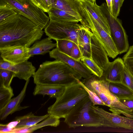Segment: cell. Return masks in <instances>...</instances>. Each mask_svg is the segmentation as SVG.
<instances>
[{
	"mask_svg": "<svg viewBox=\"0 0 133 133\" xmlns=\"http://www.w3.org/2000/svg\"><path fill=\"white\" fill-rule=\"evenodd\" d=\"M43 34L36 24L18 14L11 19L0 24V48L20 45L29 48Z\"/></svg>",
	"mask_w": 133,
	"mask_h": 133,
	"instance_id": "cell-1",
	"label": "cell"
},
{
	"mask_svg": "<svg viewBox=\"0 0 133 133\" xmlns=\"http://www.w3.org/2000/svg\"><path fill=\"white\" fill-rule=\"evenodd\" d=\"M35 84L63 85L71 84L82 78L66 64L56 60L46 61L41 64L32 76Z\"/></svg>",
	"mask_w": 133,
	"mask_h": 133,
	"instance_id": "cell-2",
	"label": "cell"
},
{
	"mask_svg": "<svg viewBox=\"0 0 133 133\" xmlns=\"http://www.w3.org/2000/svg\"><path fill=\"white\" fill-rule=\"evenodd\" d=\"M78 81L65 86L64 92L48 108L49 114L65 118L78 103L89 97L88 94Z\"/></svg>",
	"mask_w": 133,
	"mask_h": 133,
	"instance_id": "cell-3",
	"label": "cell"
},
{
	"mask_svg": "<svg viewBox=\"0 0 133 133\" xmlns=\"http://www.w3.org/2000/svg\"><path fill=\"white\" fill-rule=\"evenodd\" d=\"M89 97L77 104L64 118V122L70 128L79 127H102L100 117L92 109Z\"/></svg>",
	"mask_w": 133,
	"mask_h": 133,
	"instance_id": "cell-4",
	"label": "cell"
},
{
	"mask_svg": "<svg viewBox=\"0 0 133 133\" xmlns=\"http://www.w3.org/2000/svg\"><path fill=\"white\" fill-rule=\"evenodd\" d=\"M0 5L11 8L29 19L42 30L45 28L49 21V17L31 0H0Z\"/></svg>",
	"mask_w": 133,
	"mask_h": 133,
	"instance_id": "cell-5",
	"label": "cell"
},
{
	"mask_svg": "<svg viewBox=\"0 0 133 133\" xmlns=\"http://www.w3.org/2000/svg\"><path fill=\"white\" fill-rule=\"evenodd\" d=\"M78 22L50 21L44 28V32L46 35L56 41L70 40L78 45V33L82 25Z\"/></svg>",
	"mask_w": 133,
	"mask_h": 133,
	"instance_id": "cell-6",
	"label": "cell"
},
{
	"mask_svg": "<svg viewBox=\"0 0 133 133\" xmlns=\"http://www.w3.org/2000/svg\"><path fill=\"white\" fill-rule=\"evenodd\" d=\"M107 19L110 35L119 52L121 54L127 52L129 48L127 36L121 20L113 16L110 13L107 3L100 6Z\"/></svg>",
	"mask_w": 133,
	"mask_h": 133,
	"instance_id": "cell-7",
	"label": "cell"
},
{
	"mask_svg": "<svg viewBox=\"0 0 133 133\" xmlns=\"http://www.w3.org/2000/svg\"><path fill=\"white\" fill-rule=\"evenodd\" d=\"M84 8L86 20L84 26L90 29L104 48L108 56L112 58H115L119 52L111 35Z\"/></svg>",
	"mask_w": 133,
	"mask_h": 133,
	"instance_id": "cell-8",
	"label": "cell"
},
{
	"mask_svg": "<svg viewBox=\"0 0 133 133\" xmlns=\"http://www.w3.org/2000/svg\"><path fill=\"white\" fill-rule=\"evenodd\" d=\"M91 107L101 117L102 127L114 128H122L133 130V118L122 116L108 112L92 103Z\"/></svg>",
	"mask_w": 133,
	"mask_h": 133,
	"instance_id": "cell-9",
	"label": "cell"
},
{
	"mask_svg": "<svg viewBox=\"0 0 133 133\" xmlns=\"http://www.w3.org/2000/svg\"><path fill=\"white\" fill-rule=\"evenodd\" d=\"M52 8L64 11L77 19L84 25L85 19L84 9L78 0H49Z\"/></svg>",
	"mask_w": 133,
	"mask_h": 133,
	"instance_id": "cell-10",
	"label": "cell"
},
{
	"mask_svg": "<svg viewBox=\"0 0 133 133\" xmlns=\"http://www.w3.org/2000/svg\"><path fill=\"white\" fill-rule=\"evenodd\" d=\"M2 59L14 64L28 61L31 56L29 54V48L16 46L0 48Z\"/></svg>",
	"mask_w": 133,
	"mask_h": 133,
	"instance_id": "cell-11",
	"label": "cell"
},
{
	"mask_svg": "<svg viewBox=\"0 0 133 133\" xmlns=\"http://www.w3.org/2000/svg\"><path fill=\"white\" fill-rule=\"evenodd\" d=\"M49 55L51 58L61 61L68 65L84 79L89 77L92 75L82 61L76 60L60 52L56 48L51 51Z\"/></svg>",
	"mask_w": 133,
	"mask_h": 133,
	"instance_id": "cell-12",
	"label": "cell"
},
{
	"mask_svg": "<svg viewBox=\"0 0 133 133\" xmlns=\"http://www.w3.org/2000/svg\"><path fill=\"white\" fill-rule=\"evenodd\" d=\"M0 69H8L15 73V77L25 81L30 79L35 72L36 68L31 62L28 61L14 64L1 59Z\"/></svg>",
	"mask_w": 133,
	"mask_h": 133,
	"instance_id": "cell-13",
	"label": "cell"
},
{
	"mask_svg": "<svg viewBox=\"0 0 133 133\" xmlns=\"http://www.w3.org/2000/svg\"><path fill=\"white\" fill-rule=\"evenodd\" d=\"M91 45L92 59L104 71L110 62L108 56L104 48L93 33L91 37Z\"/></svg>",
	"mask_w": 133,
	"mask_h": 133,
	"instance_id": "cell-14",
	"label": "cell"
},
{
	"mask_svg": "<svg viewBox=\"0 0 133 133\" xmlns=\"http://www.w3.org/2000/svg\"><path fill=\"white\" fill-rule=\"evenodd\" d=\"M30 79L26 81L24 86L20 93L16 97L11 99L9 102L2 109L0 110V119H5L9 115L15 112L21 110L29 107H22L21 103L25 96L26 90Z\"/></svg>",
	"mask_w": 133,
	"mask_h": 133,
	"instance_id": "cell-15",
	"label": "cell"
},
{
	"mask_svg": "<svg viewBox=\"0 0 133 133\" xmlns=\"http://www.w3.org/2000/svg\"><path fill=\"white\" fill-rule=\"evenodd\" d=\"M125 66L123 59L118 58L110 62L102 76L108 81L121 82L122 75Z\"/></svg>",
	"mask_w": 133,
	"mask_h": 133,
	"instance_id": "cell-16",
	"label": "cell"
},
{
	"mask_svg": "<svg viewBox=\"0 0 133 133\" xmlns=\"http://www.w3.org/2000/svg\"><path fill=\"white\" fill-rule=\"evenodd\" d=\"M82 4L93 17L105 30L110 35V28L107 17L100 6L96 3L84 1H80Z\"/></svg>",
	"mask_w": 133,
	"mask_h": 133,
	"instance_id": "cell-17",
	"label": "cell"
},
{
	"mask_svg": "<svg viewBox=\"0 0 133 133\" xmlns=\"http://www.w3.org/2000/svg\"><path fill=\"white\" fill-rule=\"evenodd\" d=\"M92 34L89 29L82 25L78 30V45L82 57L92 58L91 39Z\"/></svg>",
	"mask_w": 133,
	"mask_h": 133,
	"instance_id": "cell-18",
	"label": "cell"
},
{
	"mask_svg": "<svg viewBox=\"0 0 133 133\" xmlns=\"http://www.w3.org/2000/svg\"><path fill=\"white\" fill-rule=\"evenodd\" d=\"M65 87V86L61 85L36 84L33 94L34 95H48L56 99L62 94Z\"/></svg>",
	"mask_w": 133,
	"mask_h": 133,
	"instance_id": "cell-19",
	"label": "cell"
},
{
	"mask_svg": "<svg viewBox=\"0 0 133 133\" xmlns=\"http://www.w3.org/2000/svg\"><path fill=\"white\" fill-rule=\"evenodd\" d=\"M52 39L48 37L36 41L29 48V54L32 56L37 55H44L50 52V50L56 47V43H54Z\"/></svg>",
	"mask_w": 133,
	"mask_h": 133,
	"instance_id": "cell-20",
	"label": "cell"
},
{
	"mask_svg": "<svg viewBox=\"0 0 133 133\" xmlns=\"http://www.w3.org/2000/svg\"><path fill=\"white\" fill-rule=\"evenodd\" d=\"M49 115L48 114L42 116H36L31 112L23 116L16 117L13 120L16 121L17 123L13 130L32 126L45 119Z\"/></svg>",
	"mask_w": 133,
	"mask_h": 133,
	"instance_id": "cell-21",
	"label": "cell"
},
{
	"mask_svg": "<svg viewBox=\"0 0 133 133\" xmlns=\"http://www.w3.org/2000/svg\"><path fill=\"white\" fill-rule=\"evenodd\" d=\"M59 119L54 115L49 114L47 118L41 123L29 127L15 129L11 133H31L37 130L46 126L56 127L60 124Z\"/></svg>",
	"mask_w": 133,
	"mask_h": 133,
	"instance_id": "cell-22",
	"label": "cell"
},
{
	"mask_svg": "<svg viewBox=\"0 0 133 133\" xmlns=\"http://www.w3.org/2000/svg\"><path fill=\"white\" fill-rule=\"evenodd\" d=\"M109 91L118 98L133 96V91L121 82H108Z\"/></svg>",
	"mask_w": 133,
	"mask_h": 133,
	"instance_id": "cell-23",
	"label": "cell"
},
{
	"mask_svg": "<svg viewBox=\"0 0 133 133\" xmlns=\"http://www.w3.org/2000/svg\"><path fill=\"white\" fill-rule=\"evenodd\" d=\"M47 13L50 21L79 22L76 18L66 12L56 8H52Z\"/></svg>",
	"mask_w": 133,
	"mask_h": 133,
	"instance_id": "cell-24",
	"label": "cell"
},
{
	"mask_svg": "<svg viewBox=\"0 0 133 133\" xmlns=\"http://www.w3.org/2000/svg\"><path fill=\"white\" fill-rule=\"evenodd\" d=\"M81 60L90 71L92 74L99 77H102L103 71L91 58L82 57Z\"/></svg>",
	"mask_w": 133,
	"mask_h": 133,
	"instance_id": "cell-25",
	"label": "cell"
},
{
	"mask_svg": "<svg viewBox=\"0 0 133 133\" xmlns=\"http://www.w3.org/2000/svg\"><path fill=\"white\" fill-rule=\"evenodd\" d=\"M18 14L15 10L4 5H0V24L8 21Z\"/></svg>",
	"mask_w": 133,
	"mask_h": 133,
	"instance_id": "cell-26",
	"label": "cell"
},
{
	"mask_svg": "<svg viewBox=\"0 0 133 133\" xmlns=\"http://www.w3.org/2000/svg\"><path fill=\"white\" fill-rule=\"evenodd\" d=\"M15 73L10 70L0 69V86L9 88Z\"/></svg>",
	"mask_w": 133,
	"mask_h": 133,
	"instance_id": "cell-27",
	"label": "cell"
},
{
	"mask_svg": "<svg viewBox=\"0 0 133 133\" xmlns=\"http://www.w3.org/2000/svg\"><path fill=\"white\" fill-rule=\"evenodd\" d=\"M14 95L11 87L7 88L0 86V110L9 102Z\"/></svg>",
	"mask_w": 133,
	"mask_h": 133,
	"instance_id": "cell-28",
	"label": "cell"
},
{
	"mask_svg": "<svg viewBox=\"0 0 133 133\" xmlns=\"http://www.w3.org/2000/svg\"><path fill=\"white\" fill-rule=\"evenodd\" d=\"M56 41V48L60 52L70 56L72 50L75 43L70 40L64 39Z\"/></svg>",
	"mask_w": 133,
	"mask_h": 133,
	"instance_id": "cell-29",
	"label": "cell"
},
{
	"mask_svg": "<svg viewBox=\"0 0 133 133\" xmlns=\"http://www.w3.org/2000/svg\"><path fill=\"white\" fill-rule=\"evenodd\" d=\"M121 83L133 91V75L125 65L122 75Z\"/></svg>",
	"mask_w": 133,
	"mask_h": 133,
	"instance_id": "cell-30",
	"label": "cell"
},
{
	"mask_svg": "<svg viewBox=\"0 0 133 133\" xmlns=\"http://www.w3.org/2000/svg\"><path fill=\"white\" fill-rule=\"evenodd\" d=\"M78 81L87 92L89 98L94 105H105L104 102L95 92L87 87L80 80Z\"/></svg>",
	"mask_w": 133,
	"mask_h": 133,
	"instance_id": "cell-31",
	"label": "cell"
},
{
	"mask_svg": "<svg viewBox=\"0 0 133 133\" xmlns=\"http://www.w3.org/2000/svg\"><path fill=\"white\" fill-rule=\"evenodd\" d=\"M37 6L44 12H48L52 8L49 0H31Z\"/></svg>",
	"mask_w": 133,
	"mask_h": 133,
	"instance_id": "cell-32",
	"label": "cell"
},
{
	"mask_svg": "<svg viewBox=\"0 0 133 133\" xmlns=\"http://www.w3.org/2000/svg\"><path fill=\"white\" fill-rule=\"evenodd\" d=\"M123 59L125 66L133 67V45L129 48L127 53L123 56Z\"/></svg>",
	"mask_w": 133,
	"mask_h": 133,
	"instance_id": "cell-33",
	"label": "cell"
},
{
	"mask_svg": "<svg viewBox=\"0 0 133 133\" xmlns=\"http://www.w3.org/2000/svg\"><path fill=\"white\" fill-rule=\"evenodd\" d=\"M124 0H112V15L116 18L119 15Z\"/></svg>",
	"mask_w": 133,
	"mask_h": 133,
	"instance_id": "cell-34",
	"label": "cell"
},
{
	"mask_svg": "<svg viewBox=\"0 0 133 133\" xmlns=\"http://www.w3.org/2000/svg\"><path fill=\"white\" fill-rule=\"evenodd\" d=\"M77 61H80L82 55L79 46L75 43L72 50L70 56Z\"/></svg>",
	"mask_w": 133,
	"mask_h": 133,
	"instance_id": "cell-35",
	"label": "cell"
},
{
	"mask_svg": "<svg viewBox=\"0 0 133 133\" xmlns=\"http://www.w3.org/2000/svg\"><path fill=\"white\" fill-rule=\"evenodd\" d=\"M118 99L121 102L131 110L133 115V96Z\"/></svg>",
	"mask_w": 133,
	"mask_h": 133,
	"instance_id": "cell-36",
	"label": "cell"
},
{
	"mask_svg": "<svg viewBox=\"0 0 133 133\" xmlns=\"http://www.w3.org/2000/svg\"><path fill=\"white\" fill-rule=\"evenodd\" d=\"M11 131V129L8 127L7 124H0L1 133H10Z\"/></svg>",
	"mask_w": 133,
	"mask_h": 133,
	"instance_id": "cell-37",
	"label": "cell"
},
{
	"mask_svg": "<svg viewBox=\"0 0 133 133\" xmlns=\"http://www.w3.org/2000/svg\"><path fill=\"white\" fill-rule=\"evenodd\" d=\"M109 10L112 15V0H106Z\"/></svg>",
	"mask_w": 133,
	"mask_h": 133,
	"instance_id": "cell-38",
	"label": "cell"
},
{
	"mask_svg": "<svg viewBox=\"0 0 133 133\" xmlns=\"http://www.w3.org/2000/svg\"><path fill=\"white\" fill-rule=\"evenodd\" d=\"M79 1H88L90 2L91 3H96V0H78Z\"/></svg>",
	"mask_w": 133,
	"mask_h": 133,
	"instance_id": "cell-39",
	"label": "cell"
},
{
	"mask_svg": "<svg viewBox=\"0 0 133 133\" xmlns=\"http://www.w3.org/2000/svg\"><path fill=\"white\" fill-rule=\"evenodd\" d=\"M125 66L129 70V71H130V72L132 73V74L133 75V67H127L126 66Z\"/></svg>",
	"mask_w": 133,
	"mask_h": 133,
	"instance_id": "cell-40",
	"label": "cell"
}]
</instances>
